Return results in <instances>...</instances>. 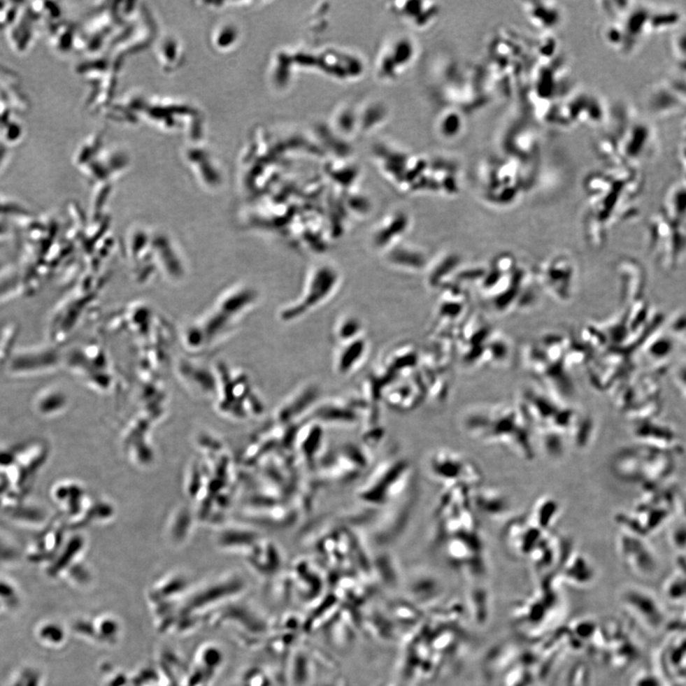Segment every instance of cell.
Listing matches in <instances>:
<instances>
[{"instance_id": "3957f363", "label": "cell", "mask_w": 686, "mask_h": 686, "mask_svg": "<svg viewBox=\"0 0 686 686\" xmlns=\"http://www.w3.org/2000/svg\"><path fill=\"white\" fill-rule=\"evenodd\" d=\"M430 469L446 488L462 486L473 490L483 485V472L472 459L453 450L437 451L430 462Z\"/></svg>"}, {"instance_id": "ba28073f", "label": "cell", "mask_w": 686, "mask_h": 686, "mask_svg": "<svg viewBox=\"0 0 686 686\" xmlns=\"http://www.w3.org/2000/svg\"><path fill=\"white\" fill-rule=\"evenodd\" d=\"M347 344L348 345L344 347V348L341 347V350L338 353V361H336V366H338V371L344 373V375L356 367L355 365H356L357 362L359 364L364 352L366 350L365 341L361 338L359 340L352 341L351 343Z\"/></svg>"}, {"instance_id": "9c48e42d", "label": "cell", "mask_w": 686, "mask_h": 686, "mask_svg": "<svg viewBox=\"0 0 686 686\" xmlns=\"http://www.w3.org/2000/svg\"><path fill=\"white\" fill-rule=\"evenodd\" d=\"M683 20L682 12L676 10H662L658 14H651L650 15V29L651 31H664L671 30L680 24Z\"/></svg>"}, {"instance_id": "277c9868", "label": "cell", "mask_w": 686, "mask_h": 686, "mask_svg": "<svg viewBox=\"0 0 686 686\" xmlns=\"http://www.w3.org/2000/svg\"><path fill=\"white\" fill-rule=\"evenodd\" d=\"M624 601L628 606L634 609L636 616L641 620V624L651 630H657L662 627L664 622V612L658 601L650 596V594L640 592V591H629L625 594Z\"/></svg>"}, {"instance_id": "52a82bcc", "label": "cell", "mask_w": 686, "mask_h": 686, "mask_svg": "<svg viewBox=\"0 0 686 686\" xmlns=\"http://www.w3.org/2000/svg\"><path fill=\"white\" fill-rule=\"evenodd\" d=\"M559 511V506L556 501L551 498H543L536 503L529 517L541 529L550 532L552 525L558 519Z\"/></svg>"}, {"instance_id": "6da1fadb", "label": "cell", "mask_w": 686, "mask_h": 686, "mask_svg": "<svg viewBox=\"0 0 686 686\" xmlns=\"http://www.w3.org/2000/svg\"><path fill=\"white\" fill-rule=\"evenodd\" d=\"M462 427L472 441L506 449L525 462L535 459L532 424L522 406L477 407L464 415Z\"/></svg>"}, {"instance_id": "5b68a950", "label": "cell", "mask_w": 686, "mask_h": 686, "mask_svg": "<svg viewBox=\"0 0 686 686\" xmlns=\"http://www.w3.org/2000/svg\"><path fill=\"white\" fill-rule=\"evenodd\" d=\"M470 498L474 511L489 519H501L510 510L508 499L498 489L483 488L480 485L471 490Z\"/></svg>"}, {"instance_id": "7a4b0ae2", "label": "cell", "mask_w": 686, "mask_h": 686, "mask_svg": "<svg viewBox=\"0 0 686 686\" xmlns=\"http://www.w3.org/2000/svg\"><path fill=\"white\" fill-rule=\"evenodd\" d=\"M522 407L532 424L534 437L541 441L544 451L550 456H562L567 441L578 448L587 445L592 423L574 409L541 396H529Z\"/></svg>"}, {"instance_id": "8fae6325", "label": "cell", "mask_w": 686, "mask_h": 686, "mask_svg": "<svg viewBox=\"0 0 686 686\" xmlns=\"http://www.w3.org/2000/svg\"><path fill=\"white\" fill-rule=\"evenodd\" d=\"M7 152L5 150V147L0 144V166H1L2 163H3L4 159H6Z\"/></svg>"}, {"instance_id": "30bf717a", "label": "cell", "mask_w": 686, "mask_h": 686, "mask_svg": "<svg viewBox=\"0 0 686 686\" xmlns=\"http://www.w3.org/2000/svg\"><path fill=\"white\" fill-rule=\"evenodd\" d=\"M673 54L680 62H686V31L676 34L671 41Z\"/></svg>"}, {"instance_id": "7c38bea8", "label": "cell", "mask_w": 686, "mask_h": 686, "mask_svg": "<svg viewBox=\"0 0 686 686\" xmlns=\"http://www.w3.org/2000/svg\"><path fill=\"white\" fill-rule=\"evenodd\" d=\"M682 15H683H683H686V7L685 8V10H683V12H682Z\"/></svg>"}, {"instance_id": "8992f818", "label": "cell", "mask_w": 686, "mask_h": 686, "mask_svg": "<svg viewBox=\"0 0 686 686\" xmlns=\"http://www.w3.org/2000/svg\"><path fill=\"white\" fill-rule=\"evenodd\" d=\"M648 105L652 113L664 117L680 111L685 103L671 84L666 83V85L662 84L652 90Z\"/></svg>"}]
</instances>
